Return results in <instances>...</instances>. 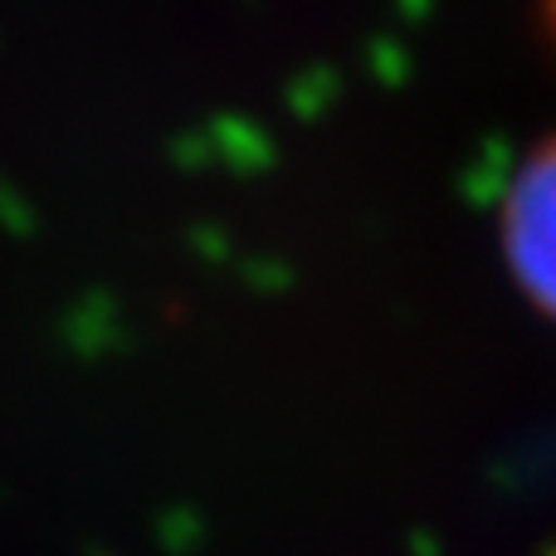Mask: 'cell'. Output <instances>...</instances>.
I'll return each instance as SVG.
<instances>
[{"label":"cell","instance_id":"cell-1","mask_svg":"<svg viewBox=\"0 0 556 556\" xmlns=\"http://www.w3.org/2000/svg\"><path fill=\"white\" fill-rule=\"evenodd\" d=\"M498 235L522 293L556 317V137H547L508 181Z\"/></svg>","mask_w":556,"mask_h":556}]
</instances>
